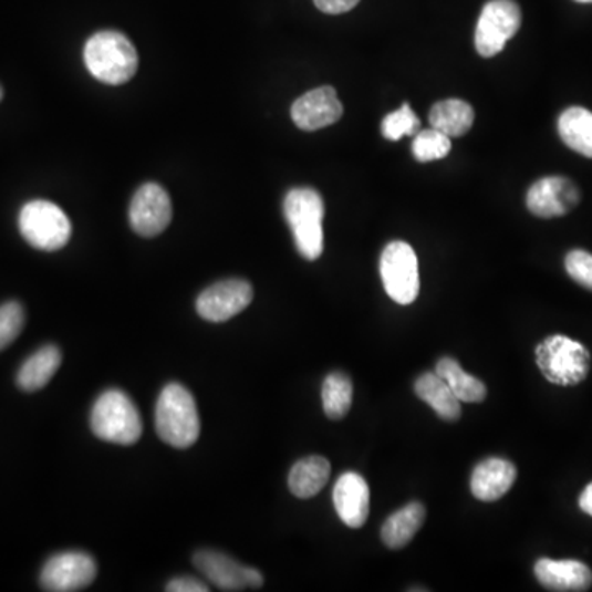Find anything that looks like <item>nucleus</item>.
Listing matches in <instances>:
<instances>
[{
  "mask_svg": "<svg viewBox=\"0 0 592 592\" xmlns=\"http://www.w3.org/2000/svg\"><path fill=\"white\" fill-rule=\"evenodd\" d=\"M474 110L461 100L439 101L432 107L429 124L448 137H461L471 131Z\"/></svg>",
  "mask_w": 592,
  "mask_h": 592,
  "instance_id": "b1692460",
  "label": "nucleus"
},
{
  "mask_svg": "<svg viewBox=\"0 0 592 592\" xmlns=\"http://www.w3.org/2000/svg\"><path fill=\"white\" fill-rule=\"evenodd\" d=\"M84 63L97 81L117 86L127 83L137 73L138 55L127 37L104 30L87 40Z\"/></svg>",
  "mask_w": 592,
  "mask_h": 592,
  "instance_id": "f257e3e1",
  "label": "nucleus"
},
{
  "mask_svg": "<svg viewBox=\"0 0 592 592\" xmlns=\"http://www.w3.org/2000/svg\"><path fill=\"white\" fill-rule=\"evenodd\" d=\"M517 468L502 458H487L474 468L471 492L482 502H494L509 492L516 484Z\"/></svg>",
  "mask_w": 592,
  "mask_h": 592,
  "instance_id": "f3484780",
  "label": "nucleus"
},
{
  "mask_svg": "<svg viewBox=\"0 0 592 592\" xmlns=\"http://www.w3.org/2000/svg\"><path fill=\"white\" fill-rule=\"evenodd\" d=\"M193 564L221 591L260 590L263 586V577L259 570L243 567L221 551H198L193 557Z\"/></svg>",
  "mask_w": 592,
  "mask_h": 592,
  "instance_id": "9d476101",
  "label": "nucleus"
},
{
  "mask_svg": "<svg viewBox=\"0 0 592 592\" xmlns=\"http://www.w3.org/2000/svg\"><path fill=\"white\" fill-rule=\"evenodd\" d=\"M331 465L323 456H308L293 465L289 474V487L298 499H311L326 486Z\"/></svg>",
  "mask_w": 592,
  "mask_h": 592,
  "instance_id": "aec40b11",
  "label": "nucleus"
},
{
  "mask_svg": "<svg viewBox=\"0 0 592 592\" xmlns=\"http://www.w3.org/2000/svg\"><path fill=\"white\" fill-rule=\"evenodd\" d=\"M91 429L103 442L131 446L141 439L144 426L132 398L118 388H111L94 404Z\"/></svg>",
  "mask_w": 592,
  "mask_h": 592,
  "instance_id": "20e7f679",
  "label": "nucleus"
},
{
  "mask_svg": "<svg viewBox=\"0 0 592 592\" xmlns=\"http://www.w3.org/2000/svg\"><path fill=\"white\" fill-rule=\"evenodd\" d=\"M283 215L303 259L318 260L324 250V201L313 188H293L283 201Z\"/></svg>",
  "mask_w": 592,
  "mask_h": 592,
  "instance_id": "7ed1b4c3",
  "label": "nucleus"
},
{
  "mask_svg": "<svg viewBox=\"0 0 592 592\" xmlns=\"http://www.w3.org/2000/svg\"><path fill=\"white\" fill-rule=\"evenodd\" d=\"M412 150H414L416 160L423 162V164L442 160L451 152V141H449L448 135L432 127L429 131H422L415 135Z\"/></svg>",
  "mask_w": 592,
  "mask_h": 592,
  "instance_id": "a878e982",
  "label": "nucleus"
},
{
  "mask_svg": "<svg viewBox=\"0 0 592 592\" xmlns=\"http://www.w3.org/2000/svg\"><path fill=\"white\" fill-rule=\"evenodd\" d=\"M415 394L445 422H456L461 416L459 398L436 372H426L416 378Z\"/></svg>",
  "mask_w": 592,
  "mask_h": 592,
  "instance_id": "a211bd4d",
  "label": "nucleus"
},
{
  "mask_svg": "<svg viewBox=\"0 0 592 592\" xmlns=\"http://www.w3.org/2000/svg\"><path fill=\"white\" fill-rule=\"evenodd\" d=\"M543 377L560 387H574L586 381L591 354L583 344L563 334L544 337L534 351Z\"/></svg>",
  "mask_w": 592,
  "mask_h": 592,
  "instance_id": "39448f33",
  "label": "nucleus"
},
{
  "mask_svg": "<svg viewBox=\"0 0 592 592\" xmlns=\"http://www.w3.org/2000/svg\"><path fill=\"white\" fill-rule=\"evenodd\" d=\"M324 414L331 419H343L353 405V382L344 372H331L323 382Z\"/></svg>",
  "mask_w": 592,
  "mask_h": 592,
  "instance_id": "393cba45",
  "label": "nucleus"
},
{
  "mask_svg": "<svg viewBox=\"0 0 592 592\" xmlns=\"http://www.w3.org/2000/svg\"><path fill=\"white\" fill-rule=\"evenodd\" d=\"M155 426L158 436L174 448L186 449L198 442L201 423L195 397L188 388L168 384L162 391L155 407Z\"/></svg>",
  "mask_w": 592,
  "mask_h": 592,
  "instance_id": "f03ea898",
  "label": "nucleus"
},
{
  "mask_svg": "<svg viewBox=\"0 0 592 592\" xmlns=\"http://www.w3.org/2000/svg\"><path fill=\"white\" fill-rule=\"evenodd\" d=\"M436 374L451 388L459 402L480 404L487 397V388L482 381L468 374L459 362L453 357H442L436 364Z\"/></svg>",
  "mask_w": 592,
  "mask_h": 592,
  "instance_id": "4be33fe9",
  "label": "nucleus"
},
{
  "mask_svg": "<svg viewBox=\"0 0 592 592\" xmlns=\"http://www.w3.org/2000/svg\"><path fill=\"white\" fill-rule=\"evenodd\" d=\"M0 101H2V90H0Z\"/></svg>",
  "mask_w": 592,
  "mask_h": 592,
  "instance_id": "72a5a7b5",
  "label": "nucleus"
},
{
  "mask_svg": "<svg viewBox=\"0 0 592 592\" xmlns=\"http://www.w3.org/2000/svg\"><path fill=\"white\" fill-rule=\"evenodd\" d=\"M580 509L583 510L584 513H588V516L592 517V482L580 496Z\"/></svg>",
  "mask_w": 592,
  "mask_h": 592,
  "instance_id": "2f4dec72",
  "label": "nucleus"
},
{
  "mask_svg": "<svg viewBox=\"0 0 592 592\" xmlns=\"http://www.w3.org/2000/svg\"><path fill=\"white\" fill-rule=\"evenodd\" d=\"M334 509L350 529H361L371 510L367 480L357 472H344L333 490Z\"/></svg>",
  "mask_w": 592,
  "mask_h": 592,
  "instance_id": "2eb2a0df",
  "label": "nucleus"
},
{
  "mask_svg": "<svg viewBox=\"0 0 592 592\" xmlns=\"http://www.w3.org/2000/svg\"><path fill=\"white\" fill-rule=\"evenodd\" d=\"M343 104L336 90L331 86L318 87L298 97L292 106V118L301 131H320L336 124L343 117Z\"/></svg>",
  "mask_w": 592,
  "mask_h": 592,
  "instance_id": "4468645a",
  "label": "nucleus"
},
{
  "mask_svg": "<svg viewBox=\"0 0 592 592\" xmlns=\"http://www.w3.org/2000/svg\"><path fill=\"white\" fill-rule=\"evenodd\" d=\"M382 135L387 141H401L407 135H416L419 132V118L408 104H404L398 111L385 116L382 121Z\"/></svg>",
  "mask_w": 592,
  "mask_h": 592,
  "instance_id": "bb28decb",
  "label": "nucleus"
},
{
  "mask_svg": "<svg viewBox=\"0 0 592 592\" xmlns=\"http://www.w3.org/2000/svg\"><path fill=\"white\" fill-rule=\"evenodd\" d=\"M97 577V564L83 551H64L46 561L40 574L43 590L74 592L86 590Z\"/></svg>",
  "mask_w": 592,
  "mask_h": 592,
  "instance_id": "1a4fd4ad",
  "label": "nucleus"
},
{
  "mask_svg": "<svg viewBox=\"0 0 592 592\" xmlns=\"http://www.w3.org/2000/svg\"><path fill=\"white\" fill-rule=\"evenodd\" d=\"M172 199L157 183L141 186L128 208L132 229L142 237L162 235L172 222Z\"/></svg>",
  "mask_w": 592,
  "mask_h": 592,
  "instance_id": "9b49d317",
  "label": "nucleus"
},
{
  "mask_svg": "<svg viewBox=\"0 0 592 592\" xmlns=\"http://www.w3.org/2000/svg\"><path fill=\"white\" fill-rule=\"evenodd\" d=\"M167 591L170 592H208L209 588L202 581L196 578L183 577L175 578L167 584Z\"/></svg>",
  "mask_w": 592,
  "mask_h": 592,
  "instance_id": "c756f323",
  "label": "nucleus"
},
{
  "mask_svg": "<svg viewBox=\"0 0 592 592\" xmlns=\"http://www.w3.org/2000/svg\"><path fill=\"white\" fill-rule=\"evenodd\" d=\"M19 229L30 246L45 252L63 249L71 237V222L63 209L45 199H35L23 206Z\"/></svg>",
  "mask_w": 592,
  "mask_h": 592,
  "instance_id": "423d86ee",
  "label": "nucleus"
},
{
  "mask_svg": "<svg viewBox=\"0 0 592 592\" xmlns=\"http://www.w3.org/2000/svg\"><path fill=\"white\" fill-rule=\"evenodd\" d=\"M61 351L56 346H43L23 362L17 374V385L25 392L45 387L61 365Z\"/></svg>",
  "mask_w": 592,
  "mask_h": 592,
  "instance_id": "412c9836",
  "label": "nucleus"
},
{
  "mask_svg": "<svg viewBox=\"0 0 592 592\" xmlns=\"http://www.w3.org/2000/svg\"><path fill=\"white\" fill-rule=\"evenodd\" d=\"M561 141L578 154L592 158V113L584 107H570L558 118Z\"/></svg>",
  "mask_w": 592,
  "mask_h": 592,
  "instance_id": "5701e85b",
  "label": "nucleus"
},
{
  "mask_svg": "<svg viewBox=\"0 0 592 592\" xmlns=\"http://www.w3.org/2000/svg\"><path fill=\"white\" fill-rule=\"evenodd\" d=\"M577 2H581V3H591L592 0H577Z\"/></svg>",
  "mask_w": 592,
  "mask_h": 592,
  "instance_id": "473e14b6",
  "label": "nucleus"
},
{
  "mask_svg": "<svg viewBox=\"0 0 592 592\" xmlns=\"http://www.w3.org/2000/svg\"><path fill=\"white\" fill-rule=\"evenodd\" d=\"M581 193L571 179L547 177L538 179L527 193V208L537 218H561L580 205Z\"/></svg>",
  "mask_w": 592,
  "mask_h": 592,
  "instance_id": "ddd939ff",
  "label": "nucleus"
},
{
  "mask_svg": "<svg viewBox=\"0 0 592 592\" xmlns=\"http://www.w3.org/2000/svg\"><path fill=\"white\" fill-rule=\"evenodd\" d=\"M522 25V12L516 0H490L480 12L476 29V49L484 59L499 55Z\"/></svg>",
  "mask_w": 592,
  "mask_h": 592,
  "instance_id": "6e6552de",
  "label": "nucleus"
},
{
  "mask_svg": "<svg viewBox=\"0 0 592 592\" xmlns=\"http://www.w3.org/2000/svg\"><path fill=\"white\" fill-rule=\"evenodd\" d=\"M359 0H314V6L324 13H331V15H337V13L350 12Z\"/></svg>",
  "mask_w": 592,
  "mask_h": 592,
  "instance_id": "7c9ffc66",
  "label": "nucleus"
},
{
  "mask_svg": "<svg viewBox=\"0 0 592 592\" xmlns=\"http://www.w3.org/2000/svg\"><path fill=\"white\" fill-rule=\"evenodd\" d=\"M25 326V311L19 301H7L0 307V351L9 347Z\"/></svg>",
  "mask_w": 592,
  "mask_h": 592,
  "instance_id": "cd10ccee",
  "label": "nucleus"
},
{
  "mask_svg": "<svg viewBox=\"0 0 592 592\" xmlns=\"http://www.w3.org/2000/svg\"><path fill=\"white\" fill-rule=\"evenodd\" d=\"M425 506L419 502L407 503L397 512L392 513L381 530V538L385 547L391 548V550H401V548L407 547L425 523Z\"/></svg>",
  "mask_w": 592,
  "mask_h": 592,
  "instance_id": "6ab92c4d",
  "label": "nucleus"
},
{
  "mask_svg": "<svg viewBox=\"0 0 592 592\" xmlns=\"http://www.w3.org/2000/svg\"><path fill=\"white\" fill-rule=\"evenodd\" d=\"M568 276L592 292V253L586 250H571L564 259Z\"/></svg>",
  "mask_w": 592,
  "mask_h": 592,
  "instance_id": "c85d7f7f",
  "label": "nucleus"
},
{
  "mask_svg": "<svg viewBox=\"0 0 592 592\" xmlns=\"http://www.w3.org/2000/svg\"><path fill=\"white\" fill-rule=\"evenodd\" d=\"M534 577L544 590L581 592L592 586V571L578 560L540 558L534 563Z\"/></svg>",
  "mask_w": 592,
  "mask_h": 592,
  "instance_id": "dca6fc26",
  "label": "nucleus"
},
{
  "mask_svg": "<svg viewBox=\"0 0 592 592\" xmlns=\"http://www.w3.org/2000/svg\"><path fill=\"white\" fill-rule=\"evenodd\" d=\"M381 277L387 295L398 304L414 303L419 292L418 259L404 240L387 243L381 256Z\"/></svg>",
  "mask_w": 592,
  "mask_h": 592,
  "instance_id": "0eeeda50",
  "label": "nucleus"
},
{
  "mask_svg": "<svg viewBox=\"0 0 592 592\" xmlns=\"http://www.w3.org/2000/svg\"><path fill=\"white\" fill-rule=\"evenodd\" d=\"M253 300V289L247 280L229 279L208 287L196 300V311L209 323H225L242 313Z\"/></svg>",
  "mask_w": 592,
  "mask_h": 592,
  "instance_id": "f8f14e48",
  "label": "nucleus"
}]
</instances>
